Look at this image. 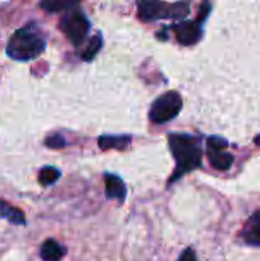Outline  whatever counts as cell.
<instances>
[{
  "label": "cell",
  "mask_w": 260,
  "mask_h": 261,
  "mask_svg": "<svg viewBox=\"0 0 260 261\" xmlns=\"http://www.w3.org/2000/svg\"><path fill=\"white\" fill-rule=\"evenodd\" d=\"M169 145L176 161V168L169 184H173L179 180L184 174L201 168L202 148H201V142L198 138L192 135H184V133H172L169 135Z\"/></svg>",
  "instance_id": "1"
},
{
  "label": "cell",
  "mask_w": 260,
  "mask_h": 261,
  "mask_svg": "<svg viewBox=\"0 0 260 261\" xmlns=\"http://www.w3.org/2000/svg\"><path fill=\"white\" fill-rule=\"evenodd\" d=\"M44 38L32 31V28H23L15 31L6 46V54L17 61H29L37 58L44 50Z\"/></svg>",
  "instance_id": "2"
},
{
  "label": "cell",
  "mask_w": 260,
  "mask_h": 261,
  "mask_svg": "<svg viewBox=\"0 0 260 261\" xmlns=\"http://www.w3.org/2000/svg\"><path fill=\"white\" fill-rule=\"evenodd\" d=\"M190 6L187 2L166 3L162 0H139L138 15L143 21H155L162 18H182L188 14Z\"/></svg>",
  "instance_id": "3"
},
{
  "label": "cell",
  "mask_w": 260,
  "mask_h": 261,
  "mask_svg": "<svg viewBox=\"0 0 260 261\" xmlns=\"http://www.w3.org/2000/svg\"><path fill=\"white\" fill-rule=\"evenodd\" d=\"M182 109V98L178 92H167L155 99L150 107L149 118L155 124H166L176 118Z\"/></svg>",
  "instance_id": "4"
},
{
  "label": "cell",
  "mask_w": 260,
  "mask_h": 261,
  "mask_svg": "<svg viewBox=\"0 0 260 261\" xmlns=\"http://www.w3.org/2000/svg\"><path fill=\"white\" fill-rule=\"evenodd\" d=\"M60 28L64 32V35L67 37V40L74 46H78L86 38V35L90 29V24L81 11H70L69 14H66L63 17Z\"/></svg>",
  "instance_id": "5"
},
{
  "label": "cell",
  "mask_w": 260,
  "mask_h": 261,
  "mask_svg": "<svg viewBox=\"0 0 260 261\" xmlns=\"http://www.w3.org/2000/svg\"><path fill=\"white\" fill-rule=\"evenodd\" d=\"M173 31L176 34V38L184 46L196 44L202 37V28L198 21H181L173 26Z\"/></svg>",
  "instance_id": "6"
},
{
  "label": "cell",
  "mask_w": 260,
  "mask_h": 261,
  "mask_svg": "<svg viewBox=\"0 0 260 261\" xmlns=\"http://www.w3.org/2000/svg\"><path fill=\"white\" fill-rule=\"evenodd\" d=\"M241 239L245 245L260 248V211L254 213L244 225L241 231Z\"/></svg>",
  "instance_id": "7"
},
{
  "label": "cell",
  "mask_w": 260,
  "mask_h": 261,
  "mask_svg": "<svg viewBox=\"0 0 260 261\" xmlns=\"http://www.w3.org/2000/svg\"><path fill=\"white\" fill-rule=\"evenodd\" d=\"M104 184H106V197L107 199H115L118 202H124L127 191H126V184L123 182L121 177L116 174H106L104 176Z\"/></svg>",
  "instance_id": "8"
},
{
  "label": "cell",
  "mask_w": 260,
  "mask_h": 261,
  "mask_svg": "<svg viewBox=\"0 0 260 261\" xmlns=\"http://www.w3.org/2000/svg\"><path fill=\"white\" fill-rule=\"evenodd\" d=\"M207 156H208V161H210L211 167L219 170V171L230 170L233 162H234V156L231 153L225 151V148H218V150L207 148Z\"/></svg>",
  "instance_id": "9"
},
{
  "label": "cell",
  "mask_w": 260,
  "mask_h": 261,
  "mask_svg": "<svg viewBox=\"0 0 260 261\" xmlns=\"http://www.w3.org/2000/svg\"><path fill=\"white\" fill-rule=\"evenodd\" d=\"M66 255V248L54 239H48L40 248V257L43 261H60Z\"/></svg>",
  "instance_id": "10"
},
{
  "label": "cell",
  "mask_w": 260,
  "mask_h": 261,
  "mask_svg": "<svg viewBox=\"0 0 260 261\" xmlns=\"http://www.w3.org/2000/svg\"><path fill=\"white\" fill-rule=\"evenodd\" d=\"M132 138L127 135H106L98 139V145L101 150H126L129 148Z\"/></svg>",
  "instance_id": "11"
},
{
  "label": "cell",
  "mask_w": 260,
  "mask_h": 261,
  "mask_svg": "<svg viewBox=\"0 0 260 261\" xmlns=\"http://www.w3.org/2000/svg\"><path fill=\"white\" fill-rule=\"evenodd\" d=\"M0 217L9 223H12V225H25L26 223L23 211L9 205L5 200H0Z\"/></svg>",
  "instance_id": "12"
},
{
  "label": "cell",
  "mask_w": 260,
  "mask_h": 261,
  "mask_svg": "<svg viewBox=\"0 0 260 261\" xmlns=\"http://www.w3.org/2000/svg\"><path fill=\"white\" fill-rule=\"evenodd\" d=\"M80 0H41L40 8L48 12H60L74 8Z\"/></svg>",
  "instance_id": "13"
},
{
  "label": "cell",
  "mask_w": 260,
  "mask_h": 261,
  "mask_svg": "<svg viewBox=\"0 0 260 261\" xmlns=\"http://www.w3.org/2000/svg\"><path fill=\"white\" fill-rule=\"evenodd\" d=\"M60 179V171L55 167H43L38 173V182L43 187L52 185L54 182H57Z\"/></svg>",
  "instance_id": "14"
},
{
  "label": "cell",
  "mask_w": 260,
  "mask_h": 261,
  "mask_svg": "<svg viewBox=\"0 0 260 261\" xmlns=\"http://www.w3.org/2000/svg\"><path fill=\"white\" fill-rule=\"evenodd\" d=\"M101 46H103V37H101V34L93 35V37L90 38L89 44H87V49H86V50H84V54H83V60H84V61H90V60H93V58H95V55L100 52Z\"/></svg>",
  "instance_id": "15"
},
{
  "label": "cell",
  "mask_w": 260,
  "mask_h": 261,
  "mask_svg": "<svg viewBox=\"0 0 260 261\" xmlns=\"http://www.w3.org/2000/svg\"><path fill=\"white\" fill-rule=\"evenodd\" d=\"M44 144L49 148H63L66 145V141L61 135H51L49 138H46Z\"/></svg>",
  "instance_id": "16"
},
{
  "label": "cell",
  "mask_w": 260,
  "mask_h": 261,
  "mask_svg": "<svg viewBox=\"0 0 260 261\" xmlns=\"http://www.w3.org/2000/svg\"><path fill=\"white\" fill-rule=\"evenodd\" d=\"M178 261H199V260H198V257H196V252H195L192 248H188V249H185V251L181 254V257L178 258Z\"/></svg>",
  "instance_id": "17"
},
{
  "label": "cell",
  "mask_w": 260,
  "mask_h": 261,
  "mask_svg": "<svg viewBox=\"0 0 260 261\" xmlns=\"http://www.w3.org/2000/svg\"><path fill=\"white\" fill-rule=\"evenodd\" d=\"M254 144H256V145H259V147H260V135H257V136L254 138Z\"/></svg>",
  "instance_id": "18"
}]
</instances>
